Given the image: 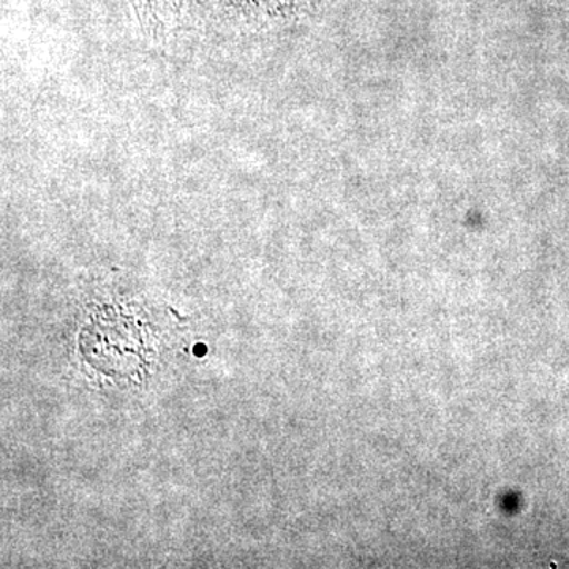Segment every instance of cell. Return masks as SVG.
Returning <instances> with one entry per match:
<instances>
[{
	"label": "cell",
	"mask_w": 569,
	"mask_h": 569,
	"mask_svg": "<svg viewBox=\"0 0 569 569\" xmlns=\"http://www.w3.org/2000/svg\"><path fill=\"white\" fill-rule=\"evenodd\" d=\"M231 20L247 26H271L293 20L302 10V0H222Z\"/></svg>",
	"instance_id": "cell-1"
},
{
	"label": "cell",
	"mask_w": 569,
	"mask_h": 569,
	"mask_svg": "<svg viewBox=\"0 0 569 569\" xmlns=\"http://www.w3.org/2000/svg\"><path fill=\"white\" fill-rule=\"evenodd\" d=\"M142 26L162 24L181 10L182 0H132Z\"/></svg>",
	"instance_id": "cell-2"
}]
</instances>
